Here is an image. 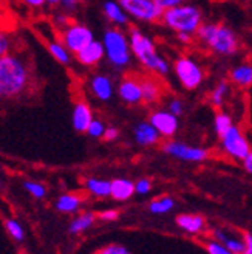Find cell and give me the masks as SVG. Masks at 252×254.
<instances>
[{"label":"cell","instance_id":"cell-1","mask_svg":"<svg viewBox=\"0 0 252 254\" xmlns=\"http://www.w3.org/2000/svg\"><path fill=\"white\" fill-rule=\"evenodd\" d=\"M34 82L31 64L20 53L0 58V99H16L30 92Z\"/></svg>","mask_w":252,"mask_h":254},{"label":"cell","instance_id":"cell-2","mask_svg":"<svg viewBox=\"0 0 252 254\" xmlns=\"http://www.w3.org/2000/svg\"><path fill=\"white\" fill-rule=\"evenodd\" d=\"M195 37L210 53L231 58L240 53V37L228 25L220 22H203L195 33Z\"/></svg>","mask_w":252,"mask_h":254},{"label":"cell","instance_id":"cell-3","mask_svg":"<svg viewBox=\"0 0 252 254\" xmlns=\"http://www.w3.org/2000/svg\"><path fill=\"white\" fill-rule=\"evenodd\" d=\"M127 39H129L132 56L136 58V61L140 62V65L143 68H146L147 71L156 73V76L169 74L170 71L169 62L158 53L156 45L147 34H144L135 25H129Z\"/></svg>","mask_w":252,"mask_h":254},{"label":"cell","instance_id":"cell-4","mask_svg":"<svg viewBox=\"0 0 252 254\" xmlns=\"http://www.w3.org/2000/svg\"><path fill=\"white\" fill-rule=\"evenodd\" d=\"M159 22H162L164 27H167L175 33H186L194 36L200 28V25L204 22V19H203V11L198 6L191 3H180L162 11Z\"/></svg>","mask_w":252,"mask_h":254},{"label":"cell","instance_id":"cell-5","mask_svg":"<svg viewBox=\"0 0 252 254\" xmlns=\"http://www.w3.org/2000/svg\"><path fill=\"white\" fill-rule=\"evenodd\" d=\"M102 47H104V58L108 64L116 70L127 68L132 62V52L127 34L121 28L111 27L104 33L102 37Z\"/></svg>","mask_w":252,"mask_h":254},{"label":"cell","instance_id":"cell-6","mask_svg":"<svg viewBox=\"0 0 252 254\" xmlns=\"http://www.w3.org/2000/svg\"><path fill=\"white\" fill-rule=\"evenodd\" d=\"M173 73L181 87L187 92H194L204 82V70L192 56H178L173 61Z\"/></svg>","mask_w":252,"mask_h":254},{"label":"cell","instance_id":"cell-7","mask_svg":"<svg viewBox=\"0 0 252 254\" xmlns=\"http://www.w3.org/2000/svg\"><path fill=\"white\" fill-rule=\"evenodd\" d=\"M95 39L93 31L84 23L70 22L59 31V42L64 45L70 53L76 55L78 52Z\"/></svg>","mask_w":252,"mask_h":254},{"label":"cell","instance_id":"cell-8","mask_svg":"<svg viewBox=\"0 0 252 254\" xmlns=\"http://www.w3.org/2000/svg\"><path fill=\"white\" fill-rule=\"evenodd\" d=\"M118 3L129 17L140 22L156 23L161 20L162 9L156 5L155 0H118Z\"/></svg>","mask_w":252,"mask_h":254},{"label":"cell","instance_id":"cell-9","mask_svg":"<svg viewBox=\"0 0 252 254\" xmlns=\"http://www.w3.org/2000/svg\"><path fill=\"white\" fill-rule=\"evenodd\" d=\"M220 141H221L223 152L232 160L242 161L251 152V144L248 141L246 135L243 133L240 127L235 124H232L231 129L220 136Z\"/></svg>","mask_w":252,"mask_h":254},{"label":"cell","instance_id":"cell-10","mask_svg":"<svg viewBox=\"0 0 252 254\" xmlns=\"http://www.w3.org/2000/svg\"><path fill=\"white\" fill-rule=\"evenodd\" d=\"M162 150H164L169 157L181 160V161H187V163H203L210 155L209 150L204 147L191 146L183 141H175V139L167 141L162 146Z\"/></svg>","mask_w":252,"mask_h":254},{"label":"cell","instance_id":"cell-11","mask_svg":"<svg viewBox=\"0 0 252 254\" xmlns=\"http://www.w3.org/2000/svg\"><path fill=\"white\" fill-rule=\"evenodd\" d=\"M149 123L153 126V129L159 133L161 138H167V139L175 136V133L180 129V118L172 115L166 109H158L150 113Z\"/></svg>","mask_w":252,"mask_h":254},{"label":"cell","instance_id":"cell-12","mask_svg":"<svg viewBox=\"0 0 252 254\" xmlns=\"http://www.w3.org/2000/svg\"><path fill=\"white\" fill-rule=\"evenodd\" d=\"M118 95L122 103L129 106H138L143 103L141 84L138 76H124L118 84Z\"/></svg>","mask_w":252,"mask_h":254},{"label":"cell","instance_id":"cell-13","mask_svg":"<svg viewBox=\"0 0 252 254\" xmlns=\"http://www.w3.org/2000/svg\"><path fill=\"white\" fill-rule=\"evenodd\" d=\"M88 90L90 93L98 99L102 101V103H107V101L111 99L113 92H115V85H113V81L108 74L105 73H96L95 76H92L90 81H88Z\"/></svg>","mask_w":252,"mask_h":254},{"label":"cell","instance_id":"cell-14","mask_svg":"<svg viewBox=\"0 0 252 254\" xmlns=\"http://www.w3.org/2000/svg\"><path fill=\"white\" fill-rule=\"evenodd\" d=\"M212 239H215L217 242L224 245L231 253L234 254H243L245 242H243V234H237L235 231H231L229 228H213Z\"/></svg>","mask_w":252,"mask_h":254},{"label":"cell","instance_id":"cell-15","mask_svg":"<svg viewBox=\"0 0 252 254\" xmlns=\"http://www.w3.org/2000/svg\"><path fill=\"white\" fill-rule=\"evenodd\" d=\"M76 59L81 65L87 67V68H92V67H96L99 65V62L104 59V47H102V42H99L96 39H93L88 45H85L81 52H78L76 55Z\"/></svg>","mask_w":252,"mask_h":254},{"label":"cell","instance_id":"cell-16","mask_svg":"<svg viewBox=\"0 0 252 254\" xmlns=\"http://www.w3.org/2000/svg\"><path fill=\"white\" fill-rule=\"evenodd\" d=\"M141 84V96H143V103L147 106H153L161 99L162 93H164V88L159 79L153 78V76H144L140 78Z\"/></svg>","mask_w":252,"mask_h":254},{"label":"cell","instance_id":"cell-17","mask_svg":"<svg viewBox=\"0 0 252 254\" xmlns=\"http://www.w3.org/2000/svg\"><path fill=\"white\" fill-rule=\"evenodd\" d=\"M176 225L181 231L192 236H201L206 231V220L198 214H180L176 217Z\"/></svg>","mask_w":252,"mask_h":254},{"label":"cell","instance_id":"cell-18","mask_svg":"<svg viewBox=\"0 0 252 254\" xmlns=\"http://www.w3.org/2000/svg\"><path fill=\"white\" fill-rule=\"evenodd\" d=\"M133 138L135 141L143 146V147H150L159 143V133L153 129V126L149 121H141L133 127Z\"/></svg>","mask_w":252,"mask_h":254},{"label":"cell","instance_id":"cell-19","mask_svg":"<svg viewBox=\"0 0 252 254\" xmlns=\"http://www.w3.org/2000/svg\"><path fill=\"white\" fill-rule=\"evenodd\" d=\"M93 110L88 106V103L85 101H78L73 107V115H71V123L76 132L84 133L87 130V127L90 126V123L93 121Z\"/></svg>","mask_w":252,"mask_h":254},{"label":"cell","instance_id":"cell-20","mask_svg":"<svg viewBox=\"0 0 252 254\" xmlns=\"http://www.w3.org/2000/svg\"><path fill=\"white\" fill-rule=\"evenodd\" d=\"M102 12L105 19L113 25V27L121 28V27H129V16L125 14L124 9L119 6L115 0H107L102 5Z\"/></svg>","mask_w":252,"mask_h":254},{"label":"cell","instance_id":"cell-21","mask_svg":"<svg viewBox=\"0 0 252 254\" xmlns=\"http://www.w3.org/2000/svg\"><path fill=\"white\" fill-rule=\"evenodd\" d=\"M135 194V183L129 179H115L110 182V197L118 201H125Z\"/></svg>","mask_w":252,"mask_h":254},{"label":"cell","instance_id":"cell-22","mask_svg":"<svg viewBox=\"0 0 252 254\" xmlns=\"http://www.w3.org/2000/svg\"><path fill=\"white\" fill-rule=\"evenodd\" d=\"M229 82L240 88H249L252 84V65L248 62L235 65L229 71Z\"/></svg>","mask_w":252,"mask_h":254},{"label":"cell","instance_id":"cell-23","mask_svg":"<svg viewBox=\"0 0 252 254\" xmlns=\"http://www.w3.org/2000/svg\"><path fill=\"white\" fill-rule=\"evenodd\" d=\"M82 206V197L79 194H62L57 197L54 208L62 214H76Z\"/></svg>","mask_w":252,"mask_h":254},{"label":"cell","instance_id":"cell-24","mask_svg":"<svg viewBox=\"0 0 252 254\" xmlns=\"http://www.w3.org/2000/svg\"><path fill=\"white\" fill-rule=\"evenodd\" d=\"M84 186H85L87 192L93 197H98V198L110 197V182L108 180L92 177V179H87L84 182Z\"/></svg>","mask_w":252,"mask_h":254},{"label":"cell","instance_id":"cell-25","mask_svg":"<svg viewBox=\"0 0 252 254\" xmlns=\"http://www.w3.org/2000/svg\"><path fill=\"white\" fill-rule=\"evenodd\" d=\"M231 93V82L226 81V79H221L215 84V87L212 88V92L209 95V101L210 104L215 107V109H220L223 107V104L226 103V99H228Z\"/></svg>","mask_w":252,"mask_h":254},{"label":"cell","instance_id":"cell-26","mask_svg":"<svg viewBox=\"0 0 252 254\" xmlns=\"http://www.w3.org/2000/svg\"><path fill=\"white\" fill-rule=\"evenodd\" d=\"M96 222V214L93 212H82L79 214L78 217H74L70 225H68V231L70 234H81L87 230H90V228L95 225Z\"/></svg>","mask_w":252,"mask_h":254},{"label":"cell","instance_id":"cell-27","mask_svg":"<svg viewBox=\"0 0 252 254\" xmlns=\"http://www.w3.org/2000/svg\"><path fill=\"white\" fill-rule=\"evenodd\" d=\"M47 47H48V52L51 53V56L59 64H62V65H68L71 62V53L59 41H50Z\"/></svg>","mask_w":252,"mask_h":254},{"label":"cell","instance_id":"cell-28","mask_svg":"<svg viewBox=\"0 0 252 254\" xmlns=\"http://www.w3.org/2000/svg\"><path fill=\"white\" fill-rule=\"evenodd\" d=\"M175 208V201L173 198L170 197H158L155 200L150 201V205H149V211L155 214V215H162V214H167L170 212L172 209Z\"/></svg>","mask_w":252,"mask_h":254},{"label":"cell","instance_id":"cell-29","mask_svg":"<svg viewBox=\"0 0 252 254\" xmlns=\"http://www.w3.org/2000/svg\"><path fill=\"white\" fill-rule=\"evenodd\" d=\"M232 124H234V121H232L231 115H229V113L223 112V110L217 112L215 118H213V127H215V132H217L218 136H221L224 132H228Z\"/></svg>","mask_w":252,"mask_h":254},{"label":"cell","instance_id":"cell-30","mask_svg":"<svg viewBox=\"0 0 252 254\" xmlns=\"http://www.w3.org/2000/svg\"><path fill=\"white\" fill-rule=\"evenodd\" d=\"M5 230L8 231V234L11 236L12 240H16V242H23L25 240V230L23 226L19 220L16 219H6L5 220Z\"/></svg>","mask_w":252,"mask_h":254},{"label":"cell","instance_id":"cell-31","mask_svg":"<svg viewBox=\"0 0 252 254\" xmlns=\"http://www.w3.org/2000/svg\"><path fill=\"white\" fill-rule=\"evenodd\" d=\"M14 48H16V42L12 34H9L5 30H0V58L9 53H14Z\"/></svg>","mask_w":252,"mask_h":254},{"label":"cell","instance_id":"cell-32","mask_svg":"<svg viewBox=\"0 0 252 254\" xmlns=\"http://www.w3.org/2000/svg\"><path fill=\"white\" fill-rule=\"evenodd\" d=\"M203 247L207 251V254H234V253H231L228 248H226L224 245H221L220 242H217V240L212 239V237L204 240Z\"/></svg>","mask_w":252,"mask_h":254},{"label":"cell","instance_id":"cell-33","mask_svg":"<svg viewBox=\"0 0 252 254\" xmlns=\"http://www.w3.org/2000/svg\"><path fill=\"white\" fill-rule=\"evenodd\" d=\"M23 188L27 189V192L34 198H44L47 195V188L39 182H25Z\"/></svg>","mask_w":252,"mask_h":254},{"label":"cell","instance_id":"cell-34","mask_svg":"<svg viewBox=\"0 0 252 254\" xmlns=\"http://www.w3.org/2000/svg\"><path fill=\"white\" fill-rule=\"evenodd\" d=\"M105 130V124L101 121V120H95L90 123V126L87 127L85 133H88L92 138H102V133Z\"/></svg>","mask_w":252,"mask_h":254},{"label":"cell","instance_id":"cell-35","mask_svg":"<svg viewBox=\"0 0 252 254\" xmlns=\"http://www.w3.org/2000/svg\"><path fill=\"white\" fill-rule=\"evenodd\" d=\"M95 254H132V251L119 244H110L107 247H102L101 250H98Z\"/></svg>","mask_w":252,"mask_h":254},{"label":"cell","instance_id":"cell-36","mask_svg":"<svg viewBox=\"0 0 252 254\" xmlns=\"http://www.w3.org/2000/svg\"><path fill=\"white\" fill-rule=\"evenodd\" d=\"M166 110H169L172 115H175L176 118H180L183 113H184V110H186V104L183 103V101L180 99V98H172L170 101H169V104H167V109Z\"/></svg>","mask_w":252,"mask_h":254},{"label":"cell","instance_id":"cell-37","mask_svg":"<svg viewBox=\"0 0 252 254\" xmlns=\"http://www.w3.org/2000/svg\"><path fill=\"white\" fill-rule=\"evenodd\" d=\"M82 2V0H47V5L50 6H64L68 11L76 9V6Z\"/></svg>","mask_w":252,"mask_h":254},{"label":"cell","instance_id":"cell-38","mask_svg":"<svg viewBox=\"0 0 252 254\" xmlns=\"http://www.w3.org/2000/svg\"><path fill=\"white\" fill-rule=\"evenodd\" d=\"M152 190V182L149 179H141L135 183V194H140V195H146Z\"/></svg>","mask_w":252,"mask_h":254},{"label":"cell","instance_id":"cell-39","mask_svg":"<svg viewBox=\"0 0 252 254\" xmlns=\"http://www.w3.org/2000/svg\"><path fill=\"white\" fill-rule=\"evenodd\" d=\"M96 219H101L102 222H115L119 219V212L116 209H105L96 215Z\"/></svg>","mask_w":252,"mask_h":254},{"label":"cell","instance_id":"cell-40","mask_svg":"<svg viewBox=\"0 0 252 254\" xmlns=\"http://www.w3.org/2000/svg\"><path fill=\"white\" fill-rule=\"evenodd\" d=\"M119 136V129L118 127H105V130L102 133V139L105 141H115Z\"/></svg>","mask_w":252,"mask_h":254},{"label":"cell","instance_id":"cell-41","mask_svg":"<svg viewBox=\"0 0 252 254\" xmlns=\"http://www.w3.org/2000/svg\"><path fill=\"white\" fill-rule=\"evenodd\" d=\"M156 5L164 11V9H169L172 6H176V5H180V3H184V0H155Z\"/></svg>","mask_w":252,"mask_h":254},{"label":"cell","instance_id":"cell-42","mask_svg":"<svg viewBox=\"0 0 252 254\" xmlns=\"http://www.w3.org/2000/svg\"><path fill=\"white\" fill-rule=\"evenodd\" d=\"M243 242H245V250L243 254H252V236L249 231L243 233Z\"/></svg>","mask_w":252,"mask_h":254},{"label":"cell","instance_id":"cell-43","mask_svg":"<svg viewBox=\"0 0 252 254\" xmlns=\"http://www.w3.org/2000/svg\"><path fill=\"white\" fill-rule=\"evenodd\" d=\"M25 5H28L30 8H34V9H39L42 6L47 5V0H22Z\"/></svg>","mask_w":252,"mask_h":254},{"label":"cell","instance_id":"cell-44","mask_svg":"<svg viewBox=\"0 0 252 254\" xmlns=\"http://www.w3.org/2000/svg\"><path fill=\"white\" fill-rule=\"evenodd\" d=\"M176 39L187 45V44H191L194 41V36L192 34H186V33H176Z\"/></svg>","mask_w":252,"mask_h":254},{"label":"cell","instance_id":"cell-45","mask_svg":"<svg viewBox=\"0 0 252 254\" xmlns=\"http://www.w3.org/2000/svg\"><path fill=\"white\" fill-rule=\"evenodd\" d=\"M243 161V168H245V171L246 172H252V152H249V154L242 160Z\"/></svg>","mask_w":252,"mask_h":254},{"label":"cell","instance_id":"cell-46","mask_svg":"<svg viewBox=\"0 0 252 254\" xmlns=\"http://www.w3.org/2000/svg\"><path fill=\"white\" fill-rule=\"evenodd\" d=\"M0 2H5V0H0Z\"/></svg>","mask_w":252,"mask_h":254},{"label":"cell","instance_id":"cell-47","mask_svg":"<svg viewBox=\"0 0 252 254\" xmlns=\"http://www.w3.org/2000/svg\"><path fill=\"white\" fill-rule=\"evenodd\" d=\"M0 169H2V166H0Z\"/></svg>","mask_w":252,"mask_h":254}]
</instances>
